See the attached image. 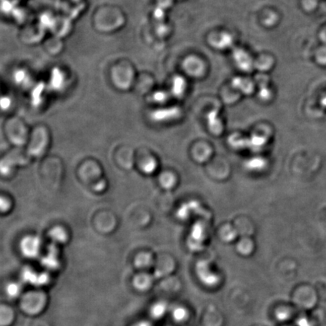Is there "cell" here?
<instances>
[{
	"label": "cell",
	"mask_w": 326,
	"mask_h": 326,
	"mask_svg": "<svg viewBox=\"0 0 326 326\" xmlns=\"http://www.w3.org/2000/svg\"><path fill=\"white\" fill-rule=\"evenodd\" d=\"M11 203L8 198L0 196V212H7L11 209Z\"/></svg>",
	"instance_id": "9"
},
{
	"label": "cell",
	"mask_w": 326,
	"mask_h": 326,
	"mask_svg": "<svg viewBox=\"0 0 326 326\" xmlns=\"http://www.w3.org/2000/svg\"><path fill=\"white\" fill-rule=\"evenodd\" d=\"M49 237L51 239V241L59 245L64 244L66 243L67 240V233L62 227H53L49 231Z\"/></svg>",
	"instance_id": "5"
},
{
	"label": "cell",
	"mask_w": 326,
	"mask_h": 326,
	"mask_svg": "<svg viewBox=\"0 0 326 326\" xmlns=\"http://www.w3.org/2000/svg\"><path fill=\"white\" fill-rule=\"evenodd\" d=\"M59 246L57 243L51 242V244L48 246L46 255L41 260L42 265L47 269H56L60 265Z\"/></svg>",
	"instance_id": "2"
},
{
	"label": "cell",
	"mask_w": 326,
	"mask_h": 326,
	"mask_svg": "<svg viewBox=\"0 0 326 326\" xmlns=\"http://www.w3.org/2000/svg\"><path fill=\"white\" fill-rule=\"evenodd\" d=\"M197 274L201 282L207 286H214L217 285L218 282V277L215 274L211 273L209 266L205 262H201L198 263L196 268Z\"/></svg>",
	"instance_id": "4"
},
{
	"label": "cell",
	"mask_w": 326,
	"mask_h": 326,
	"mask_svg": "<svg viewBox=\"0 0 326 326\" xmlns=\"http://www.w3.org/2000/svg\"><path fill=\"white\" fill-rule=\"evenodd\" d=\"M22 279L24 282L36 286H43L49 283V276L47 273H38L30 268H25L22 272Z\"/></svg>",
	"instance_id": "3"
},
{
	"label": "cell",
	"mask_w": 326,
	"mask_h": 326,
	"mask_svg": "<svg viewBox=\"0 0 326 326\" xmlns=\"http://www.w3.org/2000/svg\"><path fill=\"white\" fill-rule=\"evenodd\" d=\"M167 304L163 301H158L151 306L150 309V314L152 318L159 320L164 317L167 312Z\"/></svg>",
	"instance_id": "6"
},
{
	"label": "cell",
	"mask_w": 326,
	"mask_h": 326,
	"mask_svg": "<svg viewBox=\"0 0 326 326\" xmlns=\"http://www.w3.org/2000/svg\"><path fill=\"white\" fill-rule=\"evenodd\" d=\"M134 326H152V324H150L149 322L147 321H141V322H139V323H137V324L135 325Z\"/></svg>",
	"instance_id": "10"
},
{
	"label": "cell",
	"mask_w": 326,
	"mask_h": 326,
	"mask_svg": "<svg viewBox=\"0 0 326 326\" xmlns=\"http://www.w3.org/2000/svg\"><path fill=\"white\" fill-rule=\"evenodd\" d=\"M41 246V240L37 236H27L20 243V249L23 256L30 259L38 257Z\"/></svg>",
	"instance_id": "1"
},
{
	"label": "cell",
	"mask_w": 326,
	"mask_h": 326,
	"mask_svg": "<svg viewBox=\"0 0 326 326\" xmlns=\"http://www.w3.org/2000/svg\"><path fill=\"white\" fill-rule=\"evenodd\" d=\"M21 292H22V287L19 283H17V282H12V283H10L7 286V294L11 298H17V297L19 296Z\"/></svg>",
	"instance_id": "8"
},
{
	"label": "cell",
	"mask_w": 326,
	"mask_h": 326,
	"mask_svg": "<svg viewBox=\"0 0 326 326\" xmlns=\"http://www.w3.org/2000/svg\"><path fill=\"white\" fill-rule=\"evenodd\" d=\"M172 317L177 323H183L188 317V311L185 307L178 306L172 310Z\"/></svg>",
	"instance_id": "7"
}]
</instances>
